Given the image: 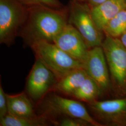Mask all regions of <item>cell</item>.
<instances>
[{
  "label": "cell",
  "instance_id": "1",
  "mask_svg": "<svg viewBox=\"0 0 126 126\" xmlns=\"http://www.w3.org/2000/svg\"><path fill=\"white\" fill-rule=\"evenodd\" d=\"M68 23L67 7L55 9L43 5L29 7L27 18L19 34L29 45L41 41L53 42Z\"/></svg>",
  "mask_w": 126,
  "mask_h": 126
},
{
  "label": "cell",
  "instance_id": "2",
  "mask_svg": "<svg viewBox=\"0 0 126 126\" xmlns=\"http://www.w3.org/2000/svg\"><path fill=\"white\" fill-rule=\"evenodd\" d=\"M101 47L108 66L112 92L126 97V49L119 38L106 36Z\"/></svg>",
  "mask_w": 126,
  "mask_h": 126
},
{
  "label": "cell",
  "instance_id": "3",
  "mask_svg": "<svg viewBox=\"0 0 126 126\" xmlns=\"http://www.w3.org/2000/svg\"><path fill=\"white\" fill-rule=\"evenodd\" d=\"M36 59L54 73L58 81L73 70L82 68V64L60 49L53 42L38 41L30 45Z\"/></svg>",
  "mask_w": 126,
  "mask_h": 126
},
{
  "label": "cell",
  "instance_id": "4",
  "mask_svg": "<svg viewBox=\"0 0 126 126\" xmlns=\"http://www.w3.org/2000/svg\"><path fill=\"white\" fill-rule=\"evenodd\" d=\"M77 0H71L67 7L68 23L79 31L88 48L101 46L103 32L99 30L94 21L88 4Z\"/></svg>",
  "mask_w": 126,
  "mask_h": 126
},
{
  "label": "cell",
  "instance_id": "5",
  "mask_svg": "<svg viewBox=\"0 0 126 126\" xmlns=\"http://www.w3.org/2000/svg\"><path fill=\"white\" fill-rule=\"evenodd\" d=\"M29 7L19 0H0V43L10 45L25 22Z\"/></svg>",
  "mask_w": 126,
  "mask_h": 126
},
{
  "label": "cell",
  "instance_id": "6",
  "mask_svg": "<svg viewBox=\"0 0 126 126\" xmlns=\"http://www.w3.org/2000/svg\"><path fill=\"white\" fill-rule=\"evenodd\" d=\"M87 104L95 120L103 126H126V97Z\"/></svg>",
  "mask_w": 126,
  "mask_h": 126
},
{
  "label": "cell",
  "instance_id": "7",
  "mask_svg": "<svg viewBox=\"0 0 126 126\" xmlns=\"http://www.w3.org/2000/svg\"><path fill=\"white\" fill-rule=\"evenodd\" d=\"M82 64L87 75L99 86L102 94L112 92L108 66L101 46L89 49Z\"/></svg>",
  "mask_w": 126,
  "mask_h": 126
},
{
  "label": "cell",
  "instance_id": "8",
  "mask_svg": "<svg viewBox=\"0 0 126 126\" xmlns=\"http://www.w3.org/2000/svg\"><path fill=\"white\" fill-rule=\"evenodd\" d=\"M44 108L49 114L79 119L88 122L90 126H103L90 115L86 107L79 100L52 94L46 99Z\"/></svg>",
  "mask_w": 126,
  "mask_h": 126
},
{
  "label": "cell",
  "instance_id": "9",
  "mask_svg": "<svg viewBox=\"0 0 126 126\" xmlns=\"http://www.w3.org/2000/svg\"><path fill=\"white\" fill-rule=\"evenodd\" d=\"M57 81L54 73L39 59H36L27 78V93L32 99H40L53 89Z\"/></svg>",
  "mask_w": 126,
  "mask_h": 126
},
{
  "label": "cell",
  "instance_id": "10",
  "mask_svg": "<svg viewBox=\"0 0 126 126\" xmlns=\"http://www.w3.org/2000/svg\"><path fill=\"white\" fill-rule=\"evenodd\" d=\"M53 43L81 63L85 59L89 50L80 33L69 23L54 38Z\"/></svg>",
  "mask_w": 126,
  "mask_h": 126
},
{
  "label": "cell",
  "instance_id": "11",
  "mask_svg": "<svg viewBox=\"0 0 126 126\" xmlns=\"http://www.w3.org/2000/svg\"><path fill=\"white\" fill-rule=\"evenodd\" d=\"M126 9L125 0H107L91 8V13L97 26L103 32L108 22L121 10Z\"/></svg>",
  "mask_w": 126,
  "mask_h": 126
},
{
  "label": "cell",
  "instance_id": "12",
  "mask_svg": "<svg viewBox=\"0 0 126 126\" xmlns=\"http://www.w3.org/2000/svg\"><path fill=\"white\" fill-rule=\"evenodd\" d=\"M87 76L83 68L75 69L57 81L53 89L64 94L72 96Z\"/></svg>",
  "mask_w": 126,
  "mask_h": 126
},
{
  "label": "cell",
  "instance_id": "13",
  "mask_svg": "<svg viewBox=\"0 0 126 126\" xmlns=\"http://www.w3.org/2000/svg\"><path fill=\"white\" fill-rule=\"evenodd\" d=\"M6 94L8 113L20 117H32L36 115L31 101L25 93L15 95Z\"/></svg>",
  "mask_w": 126,
  "mask_h": 126
},
{
  "label": "cell",
  "instance_id": "14",
  "mask_svg": "<svg viewBox=\"0 0 126 126\" xmlns=\"http://www.w3.org/2000/svg\"><path fill=\"white\" fill-rule=\"evenodd\" d=\"M102 95L99 86L88 75L71 97L79 101L86 103L98 100Z\"/></svg>",
  "mask_w": 126,
  "mask_h": 126
},
{
  "label": "cell",
  "instance_id": "15",
  "mask_svg": "<svg viewBox=\"0 0 126 126\" xmlns=\"http://www.w3.org/2000/svg\"><path fill=\"white\" fill-rule=\"evenodd\" d=\"M47 118L44 115L32 117H20L8 113L0 119V126H45L48 125Z\"/></svg>",
  "mask_w": 126,
  "mask_h": 126
},
{
  "label": "cell",
  "instance_id": "16",
  "mask_svg": "<svg viewBox=\"0 0 126 126\" xmlns=\"http://www.w3.org/2000/svg\"><path fill=\"white\" fill-rule=\"evenodd\" d=\"M126 31V9L117 14L103 30L106 36L119 38Z\"/></svg>",
  "mask_w": 126,
  "mask_h": 126
},
{
  "label": "cell",
  "instance_id": "17",
  "mask_svg": "<svg viewBox=\"0 0 126 126\" xmlns=\"http://www.w3.org/2000/svg\"><path fill=\"white\" fill-rule=\"evenodd\" d=\"M27 7L43 5L55 9H63L65 7L59 0H19Z\"/></svg>",
  "mask_w": 126,
  "mask_h": 126
},
{
  "label": "cell",
  "instance_id": "18",
  "mask_svg": "<svg viewBox=\"0 0 126 126\" xmlns=\"http://www.w3.org/2000/svg\"><path fill=\"white\" fill-rule=\"evenodd\" d=\"M59 125L61 126H90L88 122L83 120L71 117H65L61 120L59 123Z\"/></svg>",
  "mask_w": 126,
  "mask_h": 126
},
{
  "label": "cell",
  "instance_id": "19",
  "mask_svg": "<svg viewBox=\"0 0 126 126\" xmlns=\"http://www.w3.org/2000/svg\"><path fill=\"white\" fill-rule=\"evenodd\" d=\"M8 114V107L7 94L5 93L0 84V119Z\"/></svg>",
  "mask_w": 126,
  "mask_h": 126
},
{
  "label": "cell",
  "instance_id": "20",
  "mask_svg": "<svg viewBox=\"0 0 126 126\" xmlns=\"http://www.w3.org/2000/svg\"><path fill=\"white\" fill-rule=\"evenodd\" d=\"M107 0H87V4L90 7V8H92L96 6L101 4Z\"/></svg>",
  "mask_w": 126,
  "mask_h": 126
},
{
  "label": "cell",
  "instance_id": "21",
  "mask_svg": "<svg viewBox=\"0 0 126 126\" xmlns=\"http://www.w3.org/2000/svg\"><path fill=\"white\" fill-rule=\"evenodd\" d=\"M119 39H120V40L122 42V44L124 46V47L126 49V31L119 38Z\"/></svg>",
  "mask_w": 126,
  "mask_h": 126
},
{
  "label": "cell",
  "instance_id": "22",
  "mask_svg": "<svg viewBox=\"0 0 126 126\" xmlns=\"http://www.w3.org/2000/svg\"><path fill=\"white\" fill-rule=\"evenodd\" d=\"M78 1H81V2H84L85 1H87V0H77Z\"/></svg>",
  "mask_w": 126,
  "mask_h": 126
},
{
  "label": "cell",
  "instance_id": "23",
  "mask_svg": "<svg viewBox=\"0 0 126 126\" xmlns=\"http://www.w3.org/2000/svg\"><path fill=\"white\" fill-rule=\"evenodd\" d=\"M125 0V1L126 2V0Z\"/></svg>",
  "mask_w": 126,
  "mask_h": 126
}]
</instances>
